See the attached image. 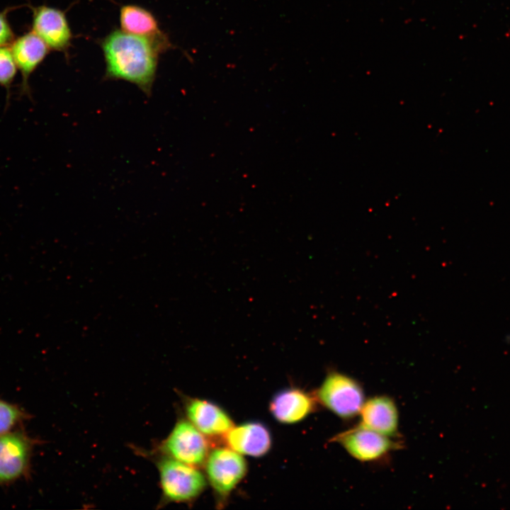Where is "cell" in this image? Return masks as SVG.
I'll return each mask as SVG.
<instances>
[{
	"instance_id": "1",
	"label": "cell",
	"mask_w": 510,
	"mask_h": 510,
	"mask_svg": "<svg viewBox=\"0 0 510 510\" xmlns=\"http://www.w3.org/2000/svg\"><path fill=\"white\" fill-rule=\"evenodd\" d=\"M105 78L135 84L150 95L155 80L159 56L166 50L149 39L115 29L101 40Z\"/></svg>"
},
{
	"instance_id": "2",
	"label": "cell",
	"mask_w": 510,
	"mask_h": 510,
	"mask_svg": "<svg viewBox=\"0 0 510 510\" xmlns=\"http://www.w3.org/2000/svg\"><path fill=\"white\" fill-rule=\"evenodd\" d=\"M317 402L344 419L359 414L365 402L361 385L351 377L329 372L314 395Z\"/></svg>"
},
{
	"instance_id": "3",
	"label": "cell",
	"mask_w": 510,
	"mask_h": 510,
	"mask_svg": "<svg viewBox=\"0 0 510 510\" xmlns=\"http://www.w3.org/2000/svg\"><path fill=\"white\" fill-rule=\"evenodd\" d=\"M157 465L162 494L168 502H191L207 486L206 477L197 467L166 456Z\"/></svg>"
},
{
	"instance_id": "4",
	"label": "cell",
	"mask_w": 510,
	"mask_h": 510,
	"mask_svg": "<svg viewBox=\"0 0 510 510\" xmlns=\"http://www.w3.org/2000/svg\"><path fill=\"white\" fill-rule=\"evenodd\" d=\"M204 466L206 479L220 505L226 502L247 472L246 460L240 453L228 447L211 450Z\"/></svg>"
},
{
	"instance_id": "5",
	"label": "cell",
	"mask_w": 510,
	"mask_h": 510,
	"mask_svg": "<svg viewBox=\"0 0 510 510\" xmlns=\"http://www.w3.org/2000/svg\"><path fill=\"white\" fill-rule=\"evenodd\" d=\"M161 450L166 457L197 468L204 465L210 453L205 435L188 419L176 423Z\"/></svg>"
},
{
	"instance_id": "6",
	"label": "cell",
	"mask_w": 510,
	"mask_h": 510,
	"mask_svg": "<svg viewBox=\"0 0 510 510\" xmlns=\"http://www.w3.org/2000/svg\"><path fill=\"white\" fill-rule=\"evenodd\" d=\"M333 441L339 443L353 458L362 462L378 460L397 448L388 436L361 424L337 434Z\"/></svg>"
},
{
	"instance_id": "7",
	"label": "cell",
	"mask_w": 510,
	"mask_h": 510,
	"mask_svg": "<svg viewBox=\"0 0 510 510\" xmlns=\"http://www.w3.org/2000/svg\"><path fill=\"white\" fill-rule=\"evenodd\" d=\"M32 29L50 50L67 55L73 34L64 11L41 5L32 8Z\"/></svg>"
},
{
	"instance_id": "8",
	"label": "cell",
	"mask_w": 510,
	"mask_h": 510,
	"mask_svg": "<svg viewBox=\"0 0 510 510\" xmlns=\"http://www.w3.org/2000/svg\"><path fill=\"white\" fill-rule=\"evenodd\" d=\"M314 395L298 387L285 388L272 397L269 410L273 417L283 424L298 423L316 409Z\"/></svg>"
},
{
	"instance_id": "9",
	"label": "cell",
	"mask_w": 510,
	"mask_h": 510,
	"mask_svg": "<svg viewBox=\"0 0 510 510\" xmlns=\"http://www.w3.org/2000/svg\"><path fill=\"white\" fill-rule=\"evenodd\" d=\"M11 51L21 74L20 92L30 95L29 78L44 61L50 50L45 42L32 30L15 38Z\"/></svg>"
},
{
	"instance_id": "10",
	"label": "cell",
	"mask_w": 510,
	"mask_h": 510,
	"mask_svg": "<svg viewBox=\"0 0 510 510\" xmlns=\"http://www.w3.org/2000/svg\"><path fill=\"white\" fill-rule=\"evenodd\" d=\"M184 409L187 419L207 436H223L234 425L224 409L206 400L186 399Z\"/></svg>"
},
{
	"instance_id": "11",
	"label": "cell",
	"mask_w": 510,
	"mask_h": 510,
	"mask_svg": "<svg viewBox=\"0 0 510 510\" xmlns=\"http://www.w3.org/2000/svg\"><path fill=\"white\" fill-rule=\"evenodd\" d=\"M223 437L228 448L241 455L255 458L266 455L272 445L270 431L259 421L234 425Z\"/></svg>"
},
{
	"instance_id": "12",
	"label": "cell",
	"mask_w": 510,
	"mask_h": 510,
	"mask_svg": "<svg viewBox=\"0 0 510 510\" xmlns=\"http://www.w3.org/2000/svg\"><path fill=\"white\" fill-rule=\"evenodd\" d=\"M31 443L19 432L0 435V483L12 481L27 470Z\"/></svg>"
},
{
	"instance_id": "13",
	"label": "cell",
	"mask_w": 510,
	"mask_h": 510,
	"mask_svg": "<svg viewBox=\"0 0 510 510\" xmlns=\"http://www.w3.org/2000/svg\"><path fill=\"white\" fill-rule=\"evenodd\" d=\"M120 29L128 33L156 42L166 50L172 47L168 36L162 30L156 16L137 4H125L120 8Z\"/></svg>"
},
{
	"instance_id": "14",
	"label": "cell",
	"mask_w": 510,
	"mask_h": 510,
	"mask_svg": "<svg viewBox=\"0 0 510 510\" xmlns=\"http://www.w3.org/2000/svg\"><path fill=\"white\" fill-rule=\"evenodd\" d=\"M361 425L384 436L397 434L398 411L395 402L387 396H377L364 402L359 413Z\"/></svg>"
},
{
	"instance_id": "15",
	"label": "cell",
	"mask_w": 510,
	"mask_h": 510,
	"mask_svg": "<svg viewBox=\"0 0 510 510\" xmlns=\"http://www.w3.org/2000/svg\"><path fill=\"white\" fill-rule=\"evenodd\" d=\"M17 67L14 62L11 48L0 47V86L7 91V103L13 81L16 77Z\"/></svg>"
},
{
	"instance_id": "16",
	"label": "cell",
	"mask_w": 510,
	"mask_h": 510,
	"mask_svg": "<svg viewBox=\"0 0 510 510\" xmlns=\"http://www.w3.org/2000/svg\"><path fill=\"white\" fill-rule=\"evenodd\" d=\"M23 416L16 406L0 400V435L8 433Z\"/></svg>"
},
{
	"instance_id": "17",
	"label": "cell",
	"mask_w": 510,
	"mask_h": 510,
	"mask_svg": "<svg viewBox=\"0 0 510 510\" xmlns=\"http://www.w3.org/2000/svg\"><path fill=\"white\" fill-rule=\"evenodd\" d=\"M6 14L7 11H0V47L11 45L15 39Z\"/></svg>"
}]
</instances>
